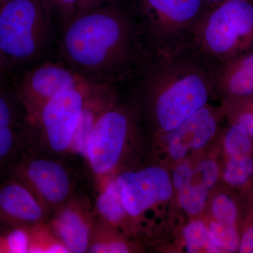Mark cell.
<instances>
[{
	"label": "cell",
	"instance_id": "obj_1",
	"mask_svg": "<svg viewBox=\"0 0 253 253\" xmlns=\"http://www.w3.org/2000/svg\"><path fill=\"white\" fill-rule=\"evenodd\" d=\"M53 58L90 84L126 86L146 56L126 0H120L66 23Z\"/></svg>",
	"mask_w": 253,
	"mask_h": 253
},
{
	"label": "cell",
	"instance_id": "obj_2",
	"mask_svg": "<svg viewBox=\"0 0 253 253\" xmlns=\"http://www.w3.org/2000/svg\"><path fill=\"white\" fill-rule=\"evenodd\" d=\"M126 87L151 137L172 130L218 99L214 71L189 46L146 58Z\"/></svg>",
	"mask_w": 253,
	"mask_h": 253
},
{
	"label": "cell",
	"instance_id": "obj_3",
	"mask_svg": "<svg viewBox=\"0 0 253 253\" xmlns=\"http://www.w3.org/2000/svg\"><path fill=\"white\" fill-rule=\"evenodd\" d=\"M146 134L139 106L125 87L122 97L99 118L86 142L84 158L96 192L120 171L141 161Z\"/></svg>",
	"mask_w": 253,
	"mask_h": 253
},
{
	"label": "cell",
	"instance_id": "obj_4",
	"mask_svg": "<svg viewBox=\"0 0 253 253\" xmlns=\"http://www.w3.org/2000/svg\"><path fill=\"white\" fill-rule=\"evenodd\" d=\"M59 33L41 0L0 4V55L11 77L52 59Z\"/></svg>",
	"mask_w": 253,
	"mask_h": 253
},
{
	"label": "cell",
	"instance_id": "obj_5",
	"mask_svg": "<svg viewBox=\"0 0 253 253\" xmlns=\"http://www.w3.org/2000/svg\"><path fill=\"white\" fill-rule=\"evenodd\" d=\"M189 47L213 71L253 51V0H227L198 21Z\"/></svg>",
	"mask_w": 253,
	"mask_h": 253
},
{
	"label": "cell",
	"instance_id": "obj_6",
	"mask_svg": "<svg viewBox=\"0 0 253 253\" xmlns=\"http://www.w3.org/2000/svg\"><path fill=\"white\" fill-rule=\"evenodd\" d=\"M146 58L189 45L208 9L203 0H126Z\"/></svg>",
	"mask_w": 253,
	"mask_h": 253
},
{
	"label": "cell",
	"instance_id": "obj_7",
	"mask_svg": "<svg viewBox=\"0 0 253 253\" xmlns=\"http://www.w3.org/2000/svg\"><path fill=\"white\" fill-rule=\"evenodd\" d=\"M126 212L139 226L144 238L154 231L158 219L170 217L176 206L170 170L156 162L139 161L114 176Z\"/></svg>",
	"mask_w": 253,
	"mask_h": 253
},
{
	"label": "cell",
	"instance_id": "obj_8",
	"mask_svg": "<svg viewBox=\"0 0 253 253\" xmlns=\"http://www.w3.org/2000/svg\"><path fill=\"white\" fill-rule=\"evenodd\" d=\"M92 85L88 84L60 93L33 117L26 119L27 149L54 157L71 156V146L82 110Z\"/></svg>",
	"mask_w": 253,
	"mask_h": 253
},
{
	"label": "cell",
	"instance_id": "obj_9",
	"mask_svg": "<svg viewBox=\"0 0 253 253\" xmlns=\"http://www.w3.org/2000/svg\"><path fill=\"white\" fill-rule=\"evenodd\" d=\"M67 161L26 149L6 172L23 183L51 216L73 196L83 193L78 173Z\"/></svg>",
	"mask_w": 253,
	"mask_h": 253
},
{
	"label": "cell",
	"instance_id": "obj_10",
	"mask_svg": "<svg viewBox=\"0 0 253 253\" xmlns=\"http://www.w3.org/2000/svg\"><path fill=\"white\" fill-rule=\"evenodd\" d=\"M226 117L222 108L208 103L172 130L153 136L155 162L172 169L176 164L209 148L217 140Z\"/></svg>",
	"mask_w": 253,
	"mask_h": 253
},
{
	"label": "cell",
	"instance_id": "obj_11",
	"mask_svg": "<svg viewBox=\"0 0 253 253\" xmlns=\"http://www.w3.org/2000/svg\"><path fill=\"white\" fill-rule=\"evenodd\" d=\"M11 78V91L24 111L26 119L33 117L60 93L92 84L54 58Z\"/></svg>",
	"mask_w": 253,
	"mask_h": 253
},
{
	"label": "cell",
	"instance_id": "obj_12",
	"mask_svg": "<svg viewBox=\"0 0 253 253\" xmlns=\"http://www.w3.org/2000/svg\"><path fill=\"white\" fill-rule=\"evenodd\" d=\"M96 219L94 204L81 193L58 209L48 224L69 253H85Z\"/></svg>",
	"mask_w": 253,
	"mask_h": 253
},
{
	"label": "cell",
	"instance_id": "obj_13",
	"mask_svg": "<svg viewBox=\"0 0 253 253\" xmlns=\"http://www.w3.org/2000/svg\"><path fill=\"white\" fill-rule=\"evenodd\" d=\"M28 148L26 115L11 88L0 89V169H6Z\"/></svg>",
	"mask_w": 253,
	"mask_h": 253
},
{
	"label": "cell",
	"instance_id": "obj_14",
	"mask_svg": "<svg viewBox=\"0 0 253 253\" xmlns=\"http://www.w3.org/2000/svg\"><path fill=\"white\" fill-rule=\"evenodd\" d=\"M50 214L23 183L7 176L0 181V219L11 226L48 223Z\"/></svg>",
	"mask_w": 253,
	"mask_h": 253
},
{
	"label": "cell",
	"instance_id": "obj_15",
	"mask_svg": "<svg viewBox=\"0 0 253 253\" xmlns=\"http://www.w3.org/2000/svg\"><path fill=\"white\" fill-rule=\"evenodd\" d=\"M124 86L93 84L86 94L71 146V156L85 157L86 142L99 118L122 97Z\"/></svg>",
	"mask_w": 253,
	"mask_h": 253
},
{
	"label": "cell",
	"instance_id": "obj_16",
	"mask_svg": "<svg viewBox=\"0 0 253 253\" xmlns=\"http://www.w3.org/2000/svg\"><path fill=\"white\" fill-rule=\"evenodd\" d=\"M217 98L253 96V51L231 60L214 71Z\"/></svg>",
	"mask_w": 253,
	"mask_h": 253
},
{
	"label": "cell",
	"instance_id": "obj_17",
	"mask_svg": "<svg viewBox=\"0 0 253 253\" xmlns=\"http://www.w3.org/2000/svg\"><path fill=\"white\" fill-rule=\"evenodd\" d=\"M94 205L98 219L117 228L129 237L143 241L144 236L141 229L125 208L115 176L106 181L97 191Z\"/></svg>",
	"mask_w": 253,
	"mask_h": 253
},
{
	"label": "cell",
	"instance_id": "obj_18",
	"mask_svg": "<svg viewBox=\"0 0 253 253\" xmlns=\"http://www.w3.org/2000/svg\"><path fill=\"white\" fill-rule=\"evenodd\" d=\"M204 215L226 227L241 232L243 219V201L241 193L221 182L211 191Z\"/></svg>",
	"mask_w": 253,
	"mask_h": 253
},
{
	"label": "cell",
	"instance_id": "obj_19",
	"mask_svg": "<svg viewBox=\"0 0 253 253\" xmlns=\"http://www.w3.org/2000/svg\"><path fill=\"white\" fill-rule=\"evenodd\" d=\"M144 251L143 241L129 237L117 228L96 217L87 253H142Z\"/></svg>",
	"mask_w": 253,
	"mask_h": 253
},
{
	"label": "cell",
	"instance_id": "obj_20",
	"mask_svg": "<svg viewBox=\"0 0 253 253\" xmlns=\"http://www.w3.org/2000/svg\"><path fill=\"white\" fill-rule=\"evenodd\" d=\"M178 252L220 253L210 236L204 217L189 218L176 235Z\"/></svg>",
	"mask_w": 253,
	"mask_h": 253
},
{
	"label": "cell",
	"instance_id": "obj_21",
	"mask_svg": "<svg viewBox=\"0 0 253 253\" xmlns=\"http://www.w3.org/2000/svg\"><path fill=\"white\" fill-rule=\"evenodd\" d=\"M191 159L194 164V181L201 183L211 191L221 184L222 154L219 137L209 148Z\"/></svg>",
	"mask_w": 253,
	"mask_h": 253
},
{
	"label": "cell",
	"instance_id": "obj_22",
	"mask_svg": "<svg viewBox=\"0 0 253 253\" xmlns=\"http://www.w3.org/2000/svg\"><path fill=\"white\" fill-rule=\"evenodd\" d=\"M221 182L241 193L253 185V154L222 158Z\"/></svg>",
	"mask_w": 253,
	"mask_h": 253
},
{
	"label": "cell",
	"instance_id": "obj_23",
	"mask_svg": "<svg viewBox=\"0 0 253 253\" xmlns=\"http://www.w3.org/2000/svg\"><path fill=\"white\" fill-rule=\"evenodd\" d=\"M211 191L197 181L175 194L176 206L188 218L203 217L207 209Z\"/></svg>",
	"mask_w": 253,
	"mask_h": 253
},
{
	"label": "cell",
	"instance_id": "obj_24",
	"mask_svg": "<svg viewBox=\"0 0 253 253\" xmlns=\"http://www.w3.org/2000/svg\"><path fill=\"white\" fill-rule=\"evenodd\" d=\"M28 253H69L50 229L48 223L28 226Z\"/></svg>",
	"mask_w": 253,
	"mask_h": 253
},
{
	"label": "cell",
	"instance_id": "obj_25",
	"mask_svg": "<svg viewBox=\"0 0 253 253\" xmlns=\"http://www.w3.org/2000/svg\"><path fill=\"white\" fill-rule=\"evenodd\" d=\"M219 101L226 121L244 126L253 140V106L249 100L246 98H226Z\"/></svg>",
	"mask_w": 253,
	"mask_h": 253
},
{
	"label": "cell",
	"instance_id": "obj_26",
	"mask_svg": "<svg viewBox=\"0 0 253 253\" xmlns=\"http://www.w3.org/2000/svg\"><path fill=\"white\" fill-rule=\"evenodd\" d=\"M241 194L243 219L239 253H253V185Z\"/></svg>",
	"mask_w": 253,
	"mask_h": 253
},
{
	"label": "cell",
	"instance_id": "obj_27",
	"mask_svg": "<svg viewBox=\"0 0 253 253\" xmlns=\"http://www.w3.org/2000/svg\"><path fill=\"white\" fill-rule=\"evenodd\" d=\"M28 226H11L0 235L2 253H28Z\"/></svg>",
	"mask_w": 253,
	"mask_h": 253
},
{
	"label": "cell",
	"instance_id": "obj_28",
	"mask_svg": "<svg viewBox=\"0 0 253 253\" xmlns=\"http://www.w3.org/2000/svg\"><path fill=\"white\" fill-rule=\"evenodd\" d=\"M171 180L175 194L194 181V164L191 158H188L176 164L169 169Z\"/></svg>",
	"mask_w": 253,
	"mask_h": 253
},
{
	"label": "cell",
	"instance_id": "obj_29",
	"mask_svg": "<svg viewBox=\"0 0 253 253\" xmlns=\"http://www.w3.org/2000/svg\"><path fill=\"white\" fill-rule=\"evenodd\" d=\"M118 0H78L75 16H80ZM74 16V17H75Z\"/></svg>",
	"mask_w": 253,
	"mask_h": 253
},
{
	"label": "cell",
	"instance_id": "obj_30",
	"mask_svg": "<svg viewBox=\"0 0 253 253\" xmlns=\"http://www.w3.org/2000/svg\"><path fill=\"white\" fill-rule=\"evenodd\" d=\"M11 78L4 60L0 55V89L7 86L8 80Z\"/></svg>",
	"mask_w": 253,
	"mask_h": 253
},
{
	"label": "cell",
	"instance_id": "obj_31",
	"mask_svg": "<svg viewBox=\"0 0 253 253\" xmlns=\"http://www.w3.org/2000/svg\"><path fill=\"white\" fill-rule=\"evenodd\" d=\"M203 1H204L205 4L207 5L208 9H211V8L220 4L227 0H203Z\"/></svg>",
	"mask_w": 253,
	"mask_h": 253
},
{
	"label": "cell",
	"instance_id": "obj_32",
	"mask_svg": "<svg viewBox=\"0 0 253 253\" xmlns=\"http://www.w3.org/2000/svg\"><path fill=\"white\" fill-rule=\"evenodd\" d=\"M248 100H249V102L251 103V105L253 106V96H251V97L246 98Z\"/></svg>",
	"mask_w": 253,
	"mask_h": 253
},
{
	"label": "cell",
	"instance_id": "obj_33",
	"mask_svg": "<svg viewBox=\"0 0 253 253\" xmlns=\"http://www.w3.org/2000/svg\"><path fill=\"white\" fill-rule=\"evenodd\" d=\"M0 253H2V250H1V243H0Z\"/></svg>",
	"mask_w": 253,
	"mask_h": 253
},
{
	"label": "cell",
	"instance_id": "obj_34",
	"mask_svg": "<svg viewBox=\"0 0 253 253\" xmlns=\"http://www.w3.org/2000/svg\"><path fill=\"white\" fill-rule=\"evenodd\" d=\"M42 4L43 2H44V1H46V0H41Z\"/></svg>",
	"mask_w": 253,
	"mask_h": 253
},
{
	"label": "cell",
	"instance_id": "obj_35",
	"mask_svg": "<svg viewBox=\"0 0 253 253\" xmlns=\"http://www.w3.org/2000/svg\"><path fill=\"white\" fill-rule=\"evenodd\" d=\"M1 0H0V4H1Z\"/></svg>",
	"mask_w": 253,
	"mask_h": 253
},
{
	"label": "cell",
	"instance_id": "obj_36",
	"mask_svg": "<svg viewBox=\"0 0 253 253\" xmlns=\"http://www.w3.org/2000/svg\"><path fill=\"white\" fill-rule=\"evenodd\" d=\"M3 1H4V0H1V2H2Z\"/></svg>",
	"mask_w": 253,
	"mask_h": 253
}]
</instances>
